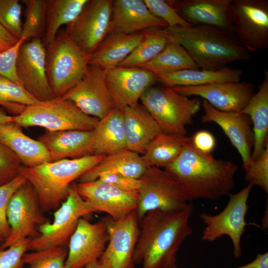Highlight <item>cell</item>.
<instances>
[{
    "mask_svg": "<svg viewBox=\"0 0 268 268\" xmlns=\"http://www.w3.org/2000/svg\"><path fill=\"white\" fill-rule=\"evenodd\" d=\"M194 205L174 210L148 211L140 220L134 255L142 268H178L177 257L184 241L193 233L189 224Z\"/></svg>",
    "mask_w": 268,
    "mask_h": 268,
    "instance_id": "1",
    "label": "cell"
},
{
    "mask_svg": "<svg viewBox=\"0 0 268 268\" xmlns=\"http://www.w3.org/2000/svg\"><path fill=\"white\" fill-rule=\"evenodd\" d=\"M237 169L231 161L200 152L191 141L176 160L164 168L178 182L191 201H216L229 195L235 186Z\"/></svg>",
    "mask_w": 268,
    "mask_h": 268,
    "instance_id": "2",
    "label": "cell"
},
{
    "mask_svg": "<svg viewBox=\"0 0 268 268\" xmlns=\"http://www.w3.org/2000/svg\"><path fill=\"white\" fill-rule=\"evenodd\" d=\"M166 28L173 41L181 45L201 69L217 70L251 57L232 31L209 25Z\"/></svg>",
    "mask_w": 268,
    "mask_h": 268,
    "instance_id": "3",
    "label": "cell"
},
{
    "mask_svg": "<svg viewBox=\"0 0 268 268\" xmlns=\"http://www.w3.org/2000/svg\"><path fill=\"white\" fill-rule=\"evenodd\" d=\"M105 155L48 161L33 167L22 165L19 174L35 189L42 211L58 209L66 199L71 184L97 165Z\"/></svg>",
    "mask_w": 268,
    "mask_h": 268,
    "instance_id": "4",
    "label": "cell"
},
{
    "mask_svg": "<svg viewBox=\"0 0 268 268\" xmlns=\"http://www.w3.org/2000/svg\"><path fill=\"white\" fill-rule=\"evenodd\" d=\"M140 100L162 132L183 135H186V127L201 106L200 99L190 98L162 85L148 88Z\"/></svg>",
    "mask_w": 268,
    "mask_h": 268,
    "instance_id": "5",
    "label": "cell"
},
{
    "mask_svg": "<svg viewBox=\"0 0 268 268\" xmlns=\"http://www.w3.org/2000/svg\"><path fill=\"white\" fill-rule=\"evenodd\" d=\"M48 81L55 97H61L81 78L88 66V57L61 29L46 48Z\"/></svg>",
    "mask_w": 268,
    "mask_h": 268,
    "instance_id": "6",
    "label": "cell"
},
{
    "mask_svg": "<svg viewBox=\"0 0 268 268\" xmlns=\"http://www.w3.org/2000/svg\"><path fill=\"white\" fill-rule=\"evenodd\" d=\"M99 120L61 97L26 106L20 114L14 116L13 122L20 127L38 126L50 131H91Z\"/></svg>",
    "mask_w": 268,
    "mask_h": 268,
    "instance_id": "7",
    "label": "cell"
},
{
    "mask_svg": "<svg viewBox=\"0 0 268 268\" xmlns=\"http://www.w3.org/2000/svg\"><path fill=\"white\" fill-rule=\"evenodd\" d=\"M253 187L248 184L238 192L229 194L227 204L219 213L212 215L202 212L200 215L205 225L201 239L211 242L223 236H228L232 241L236 259L242 255L241 241L247 225L245 219L249 208L247 201Z\"/></svg>",
    "mask_w": 268,
    "mask_h": 268,
    "instance_id": "8",
    "label": "cell"
},
{
    "mask_svg": "<svg viewBox=\"0 0 268 268\" xmlns=\"http://www.w3.org/2000/svg\"><path fill=\"white\" fill-rule=\"evenodd\" d=\"M94 212L95 209L81 198L73 182L66 199L55 211L53 222L49 221L40 226L39 235L31 240L29 250L63 246L68 242L79 219Z\"/></svg>",
    "mask_w": 268,
    "mask_h": 268,
    "instance_id": "9",
    "label": "cell"
},
{
    "mask_svg": "<svg viewBox=\"0 0 268 268\" xmlns=\"http://www.w3.org/2000/svg\"><path fill=\"white\" fill-rule=\"evenodd\" d=\"M139 179L136 210L139 221L149 211L183 209L192 202L178 182L165 169L149 167Z\"/></svg>",
    "mask_w": 268,
    "mask_h": 268,
    "instance_id": "10",
    "label": "cell"
},
{
    "mask_svg": "<svg viewBox=\"0 0 268 268\" xmlns=\"http://www.w3.org/2000/svg\"><path fill=\"white\" fill-rule=\"evenodd\" d=\"M31 184L26 181L14 193L6 209L10 234L0 248L4 249L28 238L39 235L40 226L49 222Z\"/></svg>",
    "mask_w": 268,
    "mask_h": 268,
    "instance_id": "11",
    "label": "cell"
},
{
    "mask_svg": "<svg viewBox=\"0 0 268 268\" xmlns=\"http://www.w3.org/2000/svg\"><path fill=\"white\" fill-rule=\"evenodd\" d=\"M232 32L250 52L268 46V0H232Z\"/></svg>",
    "mask_w": 268,
    "mask_h": 268,
    "instance_id": "12",
    "label": "cell"
},
{
    "mask_svg": "<svg viewBox=\"0 0 268 268\" xmlns=\"http://www.w3.org/2000/svg\"><path fill=\"white\" fill-rule=\"evenodd\" d=\"M113 2L88 0L78 17L66 25L67 33L88 58L109 34Z\"/></svg>",
    "mask_w": 268,
    "mask_h": 268,
    "instance_id": "13",
    "label": "cell"
},
{
    "mask_svg": "<svg viewBox=\"0 0 268 268\" xmlns=\"http://www.w3.org/2000/svg\"><path fill=\"white\" fill-rule=\"evenodd\" d=\"M106 71L88 65L79 81L62 97L85 114L102 119L116 107L106 83Z\"/></svg>",
    "mask_w": 268,
    "mask_h": 268,
    "instance_id": "14",
    "label": "cell"
},
{
    "mask_svg": "<svg viewBox=\"0 0 268 268\" xmlns=\"http://www.w3.org/2000/svg\"><path fill=\"white\" fill-rule=\"evenodd\" d=\"M46 49L40 38L24 42L16 62L17 77L24 88L39 101L55 98L49 84L46 70Z\"/></svg>",
    "mask_w": 268,
    "mask_h": 268,
    "instance_id": "15",
    "label": "cell"
},
{
    "mask_svg": "<svg viewBox=\"0 0 268 268\" xmlns=\"http://www.w3.org/2000/svg\"><path fill=\"white\" fill-rule=\"evenodd\" d=\"M109 240L105 217L95 223L84 217L80 218L68 241L66 268H84L89 263L98 260Z\"/></svg>",
    "mask_w": 268,
    "mask_h": 268,
    "instance_id": "16",
    "label": "cell"
},
{
    "mask_svg": "<svg viewBox=\"0 0 268 268\" xmlns=\"http://www.w3.org/2000/svg\"><path fill=\"white\" fill-rule=\"evenodd\" d=\"M109 242L100 259L109 268H134V255L139 233V221L136 210L115 220L105 217Z\"/></svg>",
    "mask_w": 268,
    "mask_h": 268,
    "instance_id": "17",
    "label": "cell"
},
{
    "mask_svg": "<svg viewBox=\"0 0 268 268\" xmlns=\"http://www.w3.org/2000/svg\"><path fill=\"white\" fill-rule=\"evenodd\" d=\"M76 189L81 198L96 212L107 213L115 220H120L136 210L138 206V192L123 191L98 179L79 182Z\"/></svg>",
    "mask_w": 268,
    "mask_h": 268,
    "instance_id": "18",
    "label": "cell"
},
{
    "mask_svg": "<svg viewBox=\"0 0 268 268\" xmlns=\"http://www.w3.org/2000/svg\"><path fill=\"white\" fill-rule=\"evenodd\" d=\"M171 88L188 97H201L215 109L228 112H241L255 94V85L246 81Z\"/></svg>",
    "mask_w": 268,
    "mask_h": 268,
    "instance_id": "19",
    "label": "cell"
},
{
    "mask_svg": "<svg viewBox=\"0 0 268 268\" xmlns=\"http://www.w3.org/2000/svg\"><path fill=\"white\" fill-rule=\"evenodd\" d=\"M106 80L116 108L138 103L144 92L153 85L157 76L138 67H116L106 71Z\"/></svg>",
    "mask_w": 268,
    "mask_h": 268,
    "instance_id": "20",
    "label": "cell"
},
{
    "mask_svg": "<svg viewBox=\"0 0 268 268\" xmlns=\"http://www.w3.org/2000/svg\"><path fill=\"white\" fill-rule=\"evenodd\" d=\"M202 106V123L213 122L220 126L232 144L241 155L242 166L246 170L251 162L254 134L249 117L243 114L218 110L206 101Z\"/></svg>",
    "mask_w": 268,
    "mask_h": 268,
    "instance_id": "21",
    "label": "cell"
},
{
    "mask_svg": "<svg viewBox=\"0 0 268 268\" xmlns=\"http://www.w3.org/2000/svg\"><path fill=\"white\" fill-rule=\"evenodd\" d=\"M232 0H166L191 26L209 25L232 32Z\"/></svg>",
    "mask_w": 268,
    "mask_h": 268,
    "instance_id": "22",
    "label": "cell"
},
{
    "mask_svg": "<svg viewBox=\"0 0 268 268\" xmlns=\"http://www.w3.org/2000/svg\"><path fill=\"white\" fill-rule=\"evenodd\" d=\"M167 24L153 15L142 0H113L109 33L132 34Z\"/></svg>",
    "mask_w": 268,
    "mask_h": 268,
    "instance_id": "23",
    "label": "cell"
},
{
    "mask_svg": "<svg viewBox=\"0 0 268 268\" xmlns=\"http://www.w3.org/2000/svg\"><path fill=\"white\" fill-rule=\"evenodd\" d=\"M94 136V130H46L38 137V140L47 149L50 161H54L94 154L93 150Z\"/></svg>",
    "mask_w": 268,
    "mask_h": 268,
    "instance_id": "24",
    "label": "cell"
},
{
    "mask_svg": "<svg viewBox=\"0 0 268 268\" xmlns=\"http://www.w3.org/2000/svg\"><path fill=\"white\" fill-rule=\"evenodd\" d=\"M124 116L127 149L143 154L151 141L162 130L159 125L138 103L125 107Z\"/></svg>",
    "mask_w": 268,
    "mask_h": 268,
    "instance_id": "25",
    "label": "cell"
},
{
    "mask_svg": "<svg viewBox=\"0 0 268 268\" xmlns=\"http://www.w3.org/2000/svg\"><path fill=\"white\" fill-rule=\"evenodd\" d=\"M143 35V31L132 34H108L89 57L88 65L105 70L118 67L139 43Z\"/></svg>",
    "mask_w": 268,
    "mask_h": 268,
    "instance_id": "26",
    "label": "cell"
},
{
    "mask_svg": "<svg viewBox=\"0 0 268 268\" xmlns=\"http://www.w3.org/2000/svg\"><path fill=\"white\" fill-rule=\"evenodd\" d=\"M0 141L17 156L25 167H33L50 161L44 145L25 134L20 127L13 122L0 126Z\"/></svg>",
    "mask_w": 268,
    "mask_h": 268,
    "instance_id": "27",
    "label": "cell"
},
{
    "mask_svg": "<svg viewBox=\"0 0 268 268\" xmlns=\"http://www.w3.org/2000/svg\"><path fill=\"white\" fill-rule=\"evenodd\" d=\"M239 113L250 117L253 124L252 162L259 158L268 146V70L267 69L264 70V79L258 91Z\"/></svg>",
    "mask_w": 268,
    "mask_h": 268,
    "instance_id": "28",
    "label": "cell"
},
{
    "mask_svg": "<svg viewBox=\"0 0 268 268\" xmlns=\"http://www.w3.org/2000/svg\"><path fill=\"white\" fill-rule=\"evenodd\" d=\"M94 154L109 155L127 149L124 116L115 107L100 119L94 129Z\"/></svg>",
    "mask_w": 268,
    "mask_h": 268,
    "instance_id": "29",
    "label": "cell"
},
{
    "mask_svg": "<svg viewBox=\"0 0 268 268\" xmlns=\"http://www.w3.org/2000/svg\"><path fill=\"white\" fill-rule=\"evenodd\" d=\"M243 74L239 68L227 67L217 70L189 69L160 75L157 81L168 87L196 86L228 82H239Z\"/></svg>",
    "mask_w": 268,
    "mask_h": 268,
    "instance_id": "30",
    "label": "cell"
},
{
    "mask_svg": "<svg viewBox=\"0 0 268 268\" xmlns=\"http://www.w3.org/2000/svg\"><path fill=\"white\" fill-rule=\"evenodd\" d=\"M148 167L139 154L125 149L106 156L97 165L82 175L79 182L94 181L104 173L120 174L140 179Z\"/></svg>",
    "mask_w": 268,
    "mask_h": 268,
    "instance_id": "31",
    "label": "cell"
},
{
    "mask_svg": "<svg viewBox=\"0 0 268 268\" xmlns=\"http://www.w3.org/2000/svg\"><path fill=\"white\" fill-rule=\"evenodd\" d=\"M191 140V137L186 135L162 132L151 141L141 157L148 167L165 168L176 160Z\"/></svg>",
    "mask_w": 268,
    "mask_h": 268,
    "instance_id": "32",
    "label": "cell"
},
{
    "mask_svg": "<svg viewBox=\"0 0 268 268\" xmlns=\"http://www.w3.org/2000/svg\"><path fill=\"white\" fill-rule=\"evenodd\" d=\"M88 0H48L46 28L43 40L45 48L55 40L62 26L67 25L79 15Z\"/></svg>",
    "mask_w": 268,
    "mask_h": 268,
    "instance_id": "33",
    "label": "cell"
},
{
    "mask_svg": "<svg viewBox=\"0 0 268 268\" xmlns=\"http://www.w3.org/2000/svg\"><path fill=\"white\" fill-rule=\"evenodd\" d=\"M157 77L180 70L199 69L188 52L179 44L173 41L153 59L139 66Z\"/></svg>",
    "mask_w": 268,
    "mask_h": 268,
    "instance_id": "34",
    "label": "cell"
},
{
    "mask_svg": "<svg viewBox=\"0 0 268 268\" xmlns=\"http://www.w3.org/2000/svg\"><path fill=\"white\" fill-rule=\"evenodd\" d=\"M143 32L141 41L118 66L139 67L153 59L173 41L167 28H151Z\"/></svg>",
    "mask_w": 268,
    "mask_h": 268,
    "instance_id": "35",
    "label": "cell"
},
{
    "mask_svg": "<svg viewBox=\"0 0 268 268\" xmlns=\"http://www.w3.org/2000/svg\"><path fill=\"white\" fill-rule=\"evenodd\" d=\"M25 6V20L22 26L20 39L43 38L46 28V3L45 0H22Z\"/></svg>",
    "mask_w": 268,
    "mask_h": 268,
    "instance_id": "36",
    "label": "cell"
},
{
    "mask_svg": "<svg viewBox=\"0 0 268 268\" xmlns=\"http://www.w3.org/2000/svg\"><path fill=\"white\" fill-rule=\"evenodd\" d=\"M68 250L64 246L25 253L22 262L29 268H66Z\"/></svg>",
    "mask_w": 268,
    "mask_h": 268,
    "instance_id": "37",
    "label": "cell"
},
{
    "mask_svg": "<svg viewBox=\"0 0 268 268\" xmlns=\"http://www.w3.org/2000/svg\"><path fill=\"white\" fill-rule=\"evenodd\" d=\"M21 13L18 0H0V24L18 39L22 31Z\"/></svg>",
    "mask_w": 268,
    "mask_h": 268,
    "instance_id": "38",
    "label": "cell"
},
{
    "mask_svg": "<svg viewBox=\"0 0 268 268\" xmlns=\"http://www.w3.org/2000/svg\"><path fill=\"white\" fill-rule=\"evenodd\" d=\"M0 99L7 102L25 106L39 102L22 85L0 75Z\"/></svg>",
    "mask_w": 268,
    "mask_h": 268,
    "instance_id": "39",
    "label": "cell"
},
{
    "mask_svg": "<svg viewBox=\"0 0 268 268\" xmlns=\"http://www.w3.org/2000/svg\"><path fill=\"white\" fill-rule=\"evenodd\" d=\"M26 181L20 175L9 182L0 186V235L6 240L10 234V227L6 217L8 202L14 193Z\"/></svg>",
    "mask_w": 268,
    "mask_h": 268,
    "instance_id": "40",
    "label": "cell"
},
{
    "mask_svg": "<svg viewBox=\"0 0 268 268\" xmlns=\"http://www.w3.org/2000/svg\"><path fill=\"white\" fill-rule=\"evenodd\" d=\"M245 172V178L249 184L260 187L268 194V146L259 158L251 162Z\"/></svg>",
    "mask_w": 268,
    "mask_h": 268,
    "instance_id": "41",
    "label": "cell"
},
{
    "mask_svg": "<svg viewBox=\"0 0 268 268\" xmlns=\"http://www.w3.org/2000/svg\"><path fill=\"white\" fill-rule=\"evenodd\" d=\"M150 11L155 16L164 20L168 27L192 26L185 21L177 12L163 0H143Z\"/></svg>",
    "mask_w": 268,
    "mask_h": 268,
    "instance_id": "42",
    "label": "cell"
},
{
    "mask_svg": "<svg viewBox=\"0 0 268 268\" xmlns=\"http://www.w3.org/2000/svg\"><path fill=\"white\" fill-rule=\"evenodd\" d=\"M22 163L17 156L0 141V186L19 175Z\"/></svg>",
    "mask_w": 268,
    "mask_h": 268,
    "instance_id": "43",
    "label": "cell"
},
{
    "mask_svg": "<svg viewBox=\"0 0 268 268\" xmlns=\"http://www.w3.org/2000/svg\"><path fill=\"white\" fill-rule=\"evenodd\" d=\"M32 239L28 238L7 248H0V268H24L22 257L29 250Z\"/></svg>",
    "mask_w": 268,
    "mask_h": 268,
    "instance_id": "44",
    "label": "cell"
},
{
    "mask_svg": "<svg viewBox=\"0 0 268 268\" xmlns=\"http://www.w3.org/2000/svg\"><path fill=\"white\" fill-rule=\"evenodd\" d=\"M24 42L23 39H19L13 47L0 54V75L20 85L16 72V62L19 49Z\"/></svg>",
    "mask_w": 268,
    "mask_h": 268,
    "instance_id": "45",
    "label": "cell"
},
{
    "mask_svg": "<svg viewBox=\"0 0 268 268\" xmlns=\"http://www.w3.org/2000/svg\"><path fill=\"white\" fill-rule=\"evenodd\" d=\"M97 179L128 192H138L140 187L139 179L120 174L104 173L100 175Z\"/></svg>",
    "mask_w": 268,
    "mask_h": 268,
    "instance_id": "46",
    "label": "cell"
},
{
    "mask_svg": "<svg viewBox=\"0 0 268 268\" xmlns=\"http://www.w3.org/2000/svg\"><path fill=\"white\" fill-rule=\"evenodd\" d=\"M191 143L200 152L209 154L215 148L216 140L211 133L205 130H201L191 136Z\"/></svg>",
    "mask_w": 268,
    "mask_h": 268,
    "instance_id": "47",
    "label": "cell"
},
{
    "mask_svg": "<svg viewBox=\"0 0 268 268\" xmlns=\"http://www.w3.org/2000/svg\"><path fill=\"white\" fill-rule=\"evenodd\" d=\"M18 40L0 24V54L13 47Z\"/></svg>",
    "mask_w": 268,
    "mask_h": 268,
    "instance_id": "48",
    "label": "cell"
},
{
    "mask_svg": "<svg viewBox=\"0 0 268 268\" xmlns=\"http://www.w3.org/2000/svg\"><path fill=\"white\" fill-rule=\"evenodd\" d=\"M234 268H268V253L258 254L251 262Z\"/></svg>",
    "mask_w": 268,
    "mask_h": 268,
    "instance_id": "49",
    "label": "cell"
},
{
    "mask_svg": "<svg viewBox=\"0 0 268 268\" xmlns=\"http://www.w3.org/2000/svg\"><path fill=\"white\" fill-rule=\"evenodd\" d=\"M0 106L3 107L10 113L15 114H20L25 108V106L4 101L0 99Z\"/></svg>",
    "mask_w": 268,
    "mask_h": 268,
    "instance_id": "50",
    "label": "cell"
},
{
    "mask_svg": "<svg viewBox=\"0 0 268 268\" xmlns=\"http://www.w3.org/2000/svg\"><path fill=\"white\" fill-rule=\"evenodd\" d=\"M84 268H109V267L105 261L99 259L98 260L89 263Z\"/></svg>",
    "mask_w": 268,
    "mask_h": 268,
    "instance_id": "51",
    "label": "cell"
},
{
    "mask_svg": "<svg viewBox=\"0 0 268 268\" xmlns=\"http://www.w3.org/2000/svg\"><path fill=\"white\" fill-rule=\"evenodd\" d=\"M14 116L7 115L0 110V126L5 123L13 122Z\"/></svg>",
    "mask_w": 268,
    "mask_h": 268,
    "instance_id": "52",
    "label": "cell"
},
{
    "mask_svg": "<svg viewBox=\"0 0 268 268\" xmlns=\"http://www.w3.org/2000/svg\"><path fill=\"white\" fill-rule=\"evenodd\" d=\"M4 242V239L0 235V248Z\"/></svg>",
    "mask_w": 268,
    "mask_h": 268,
    "instance_id": "53",
    "label": "cell"
}]
</instances>
